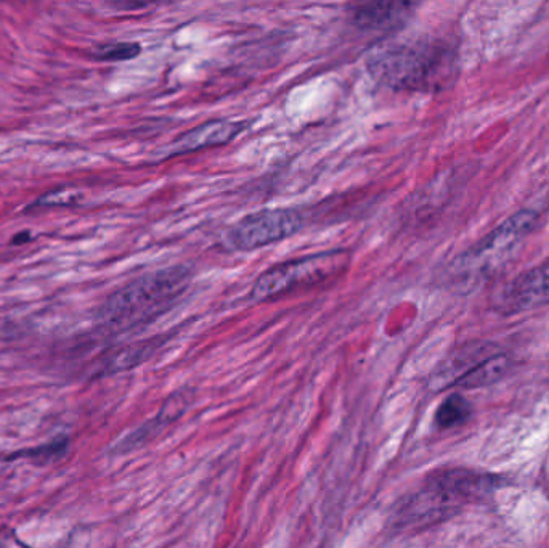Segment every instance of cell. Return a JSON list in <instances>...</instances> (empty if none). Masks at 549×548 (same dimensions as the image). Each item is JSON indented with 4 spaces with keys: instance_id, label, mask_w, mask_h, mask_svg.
<instances>
[{
    "instance_id": "cell-1",
    "label": "cell",
    "mask_w": 549,
    "mask_h": 548,
    "mask_svg": "<svg viewBox=\"0 0 549 548\" xmlns=\"http://www.w3.org/2000/svg\"><path fill=\"white\" fill-rule=\"evenodd\" d=\"M187 266H171L142 275L116 291L98 311L97 322L108 333H126L171 311L192 285Z\"/></svg>"
},
{
    "instance_id": "cell-2",
    "label": "cell",
    "mask_w": 549,
    "mask_h": 548,
    "mask_svg": "<svg viewBox=\"0 0 549 548\" xmlns=\"http://www.w3.org/2000/svg\"><path fill=\"white\" fill-rule=\"evenodd\" d=\"M368 73L381 86L407 92L444 89L456 74V54L434 39L387 45L368 58Z\"/></svg>"
},
{
    "instance_id": "cell-3",
    "label": "cell",
    "mask_w": 549,
    "mask_h": 548,
    "mask_svg": "<svg viewBox=\"0 0 549 548\" xmlns=\"http://www.w3.org/2000/svg\"><path fill=\"white\" fill-rule=\"evenodd\" d=\"M492 476L468 470L439 471L427 479L426 486L403 500L395 510L400 528H418L444 521L463 505L477 502L497 487Z\"/></svg>"
},
{
    "instance_id": "cell-4",
    "label": "cell",
    "mask_w": 549,
    "mask_h": 548,
    "mask_svg": "<svg viewBox=\"0 0 549 548\" xmlns=\"http://www.w3.org/2000/svg\"><path fill=\"white\" fill-rule=\"evenodd\" d=\"M347 264L349 254L341 250L323 251L293 261L281 262L265 270L254 283L249 296L256 303H267L281 298L286 293L333 279L334 275L346 269Z\"/></svg>"
},
{
    "instance_id": "cell-5",
    "label": "cell",
    "mask_w": 549,
    "mask_h": 548,
    "mask_svg": "<svg viewBox=\"0 0 549 548\" xmlns=\"http://www.w3.org/2000/svg\"><path fill=\"white\" fill-rule=\"evenodd\" d=\"M537 224L538 214L532 209L517 211L472 246L471 250L461 254L453 264L452 274L456 279H477L479 275L497 269L513 256L517 246L532 234Z\"/></svg>"
},
{
    "instance_id": "cell-6",
    "label": "cell",
    "mask_w": 549,
    "mask_h": 548,
    "mask_svg": "<svg viewBox=\"0 0 549 548\" xmlns=\"http://www.w3.org/2000/svg\"><path fill=\"white\" fill-rule=\"evenodd\" d=\"M304 216L296 208L262 209L248 214L228 230L227 246L230 250L249 253L265 246L283 242L301 232Z\"/></svg>"
},
{
    "instance_id": "cell-7",
    "label": "cell",
    "mask_w": 549,
    "mask_h": 548,
    "mask_svg": "<svg viewBox=\"0 0 549 548\" xmlns=\"http://www.w3.org/2000/svg\"><path fill=\"white\" fill-rule=\"evenodd\" d=\"M549 303V262L517 275L495 296L500 314L516 315Z\"/></svg>"
},
{
    "instance_id": "cell-8",
    "label": "cell",
    "mask_w": 549,
    "mask_h": 548,
    "mask_svg": "<svg viewBox=\"0 0 549 548\" xmlns=\"http://www.w3.org/2000/svg\"><path fill=\"white\" fill-rule=\"evenodd\" d=\"M246 124L233 119H212L208 123L193 127L192 131L180 135L172 142L167 156L188 155V153L203 152L208 148L230 144L241 132Z\"/></svg>"
},
{
    "instance_id": "cell-9",
    "label": "cell",
    "mask_w": 549,
    "mask_h": 548,
    "mask_svg": "<svg viewBox=\"0 0 549 548\" xmlns=\"http://www.w3.org/2000/svg\"><path fill=\"white\" fill-rule=\"evenodd\" d=\"M500 352L498 346L488 341H474L464 344L453 351L447 359L439 365V369L432 377V388L445 389L455 386L466 373L471 372L476 365L484 362L488 357Z\"/></svg>"
},
{
    "instance_id": "cell-10",
    "label": "cell",
    "mask_w": 549,
    "mask_h": 548,
    "mask_svg": "<svg viewBox=\"0 0 549 548\" xmlns=\"http://www.w3.org/2000/svg\"><path fill=\"white\" fill-rule=\"evenodd\" d=\"M416 7L413 2H365L352 5L349 17L358 28L391 31L405 25Z\"/></svg>"
},
{
    "instance_id": "cell-11",
    "label": "cell",
    "mask_w": 549,
    "mask_h": 548,
    "mask_svg": "<svg viewBox=\"0 0 549 548\" xmlns=\"http://www.w3.org/2000/svg\"><path fill=\"white\" fill-rule=\"evenodd\" d=\"M190 404H192L190 394H175L174 397H171L163 405V409L159 410V414L153 420L140 426L134 433L129 434L126 439H122L119 442L118 452H131V450L143 446L145 442L150 441L151 438H155L156 434L163 430V428L171 425L175 420H179L185 414V410L188 409V405Z\"/></svg>"
},
{
    "instance_id": "cell-12",
    "label": "cell",
    "mask_w": 549,
    "mask_h": 548,
    "mask_svg": "<svg viewBox=\"0 0 549 548\" xmlns=\"http://www.w3.org/2000/svg\"><path fill=\"white\" fill-rule=\"evenodd\" d=\"M166 343L164 338H151V340L140 341V343L129 344L119 351L113 352L100 369V375H113V373L124 372L134 369L137 365L147 362L150 357L155 356L159 348Z\"/></svg>"
},
{
    "instance_id": "cell-13",
    "label": "cell",
    "mask_w": 549,
    "mask_h": 548,
    "mask_svg": "<svg viewBox=\"0 0 549 548\" xmlns=\"http://www.w3.org/2000/svg\"><path fill=\"white\" fill-rule=\"evenodd\" d=\"M511 367V359H509L503 352H497L493 356L485 359L484 362H480L476 365L471 372L466 373L455 388L461 389H477L485 388V386L493 385L497 383L501 378L505 377Z\"/></svg>"
},
{
    "instance_id": "cell-14",
    "label": "cell",
    "mask_w": 549,
    "mask_h": 548,
    "mask_svg": "<svg viewBox=\"0 0 549 548\" xmlns=\"http://www.w3.org/2000/svg\"><path fill=\"white\" fill-rule=\"evenodd\" d=\"M472 415L471 402L461 394L448 396L436 412V423L440 430H450L468 422Z\"/></svg>"
},
{
    "instance_id": "cell-15",
    "label": "cell",
    "mask_w": 549,
    "mask_h": 548,
    "mask_svg": "<svg viewBox=\"0 0 549 548\" xmlns=\"http://www.w3.org/2000/svg\"><path fill=\"white\" fill-rule=\"evenodd\" d=\"M68 447H70L68 436H58V438L47 442L44 446L36 447V449L21 450L18 454L10 455L9 460L26 459L39 463V465H49V463L63 459L66 452H68Z\"/></svg>"
},
{
    "instance_id": "cell-16",
    "label": "cell",
    "mask_w": 549,
    "mask_h": 548,
    "mask_svg": "<svg viewBox=\"0 0 549 548\" xmlns=\"http://www.w3.org/2000/svg\"><path fill=\"white\" fill-rule=\"evenodd\" d=\"M142 52L137 42H110V44L98 45L94 50V57L102 62H127L139 57Z\"/></svg>"
},
{
    "instance_id": "cell-17",
    "label": "cell",
    "mask_w": 549,
    "mask_h": 548,
    "mask_svg": "<svg viewBox=\"0 0 549 548\" xmlns=\"http://www.w3.org/2000/svg\"><path fill=\"white\" fill-rule=\"evenodd\" d=\"M74 203L73 193L68 192V190H60V192H50L41 200L37 201L36 205L39 208H44V206H55V205H71Z\"/></svg>"
}]
</instances>
